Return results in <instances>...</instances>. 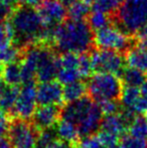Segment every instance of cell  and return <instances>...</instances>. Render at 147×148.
<instances>
[{"label": "cell", "instance_id": "obj_12", "mask_svg": "<svg viewBox=\"0 0 147 148\" xmlns=\"http://www.w3.org/2000/svg\"><path fill=\"white\" fill-rule=\"evenodd\" d=\"M36 99L39 105H61L64 102V88L59 81L40 83L36 87Z\"/></svg>", "mask_w": 147, "mask_h": 148}, {"label": "cell", "instance_id": "obj_31", "mask_svg": "<svg viewBox=\"0 0 147 148\" xmlns=\"http://www.w3.org/2000/svg\"><path fill=\"white\" fill-rule=\"evenodd\" d=\"M97 135L99 136V138L102 141L103 144L106 146V148H112L116 146V145H118L120 140V137L116 136L114 134H111V133L104 132V131L99 130V133Z\"/></svg>", "mask_w": 147, "mask_h": 148}, {"label": "cell", "instance_id": "obj_14", "mask_svg": "<svg viewBox=\"0 0 147 148\" xmlns=\"http://www.w3.org/2000/svg\"><path fill=\"white\" fill-rule=\"evenodd\" d=\"M125 62L130 68L147 73V47L143 45L131 47L125 55Z\"/></svg>", "mask_w": 147, "mask_h": 148}, {"label": "cell", "instance_id": "obj_5", "mask_svg": "<svg viewBox=\"0 0 147 148\" xmlns=\"http://www.w3.org/2000/svg\"><path fill=\"white\" fill-rule=\"evenodd\" d=\"M131 35L127 34L118 26L111 25L95 31L94 45L100 49L115 51L118 53L127 51L132 47Z\"/></svg>", "mask_w": 147, "mask_h": 148}, {"label": "cell", "instance_id": "obj_35", "mask_svg": "<svg viewBox=\"0 0 147 148\" xmlns=\"http://www.w3.org/2000/svg\"><path fill=\"white\" fill-rule=\"evenodd\" d=\"M46 148H71V146L67 144V143L63 142L59 139H57V141H55L53 143H51L49 146H47Z\"/></svg>", "mask_w": 147, "mask_h": 148}, {"label": "cell", "instance_id": "obj_13", "mask_svg": "<svg viewBox=\"0 0 147 148\" xmlns=\"http://www.w3.org/2000/svg\"><path fill=\"white\" fill-rule=\"evenodd\" d=\"M55 130H57V138L59 140L67 143L69 146H71V148L77 147V144L80 141L79 139L81 137L75 124L61 118V120L57 122V126H55Z\"/></svg>", "mask_w": 147, "mask_h": 148}, {"label": "cell", "instance_id": "obj_34", "mask_svg": "<svg viewBox=\"0 0 147 148\" xmlns=\"http://www.w3.org/2000/svg\"><path fill=\"white\" fill-rule=\"evenodd\" d=\"M135 38L138 41V45L147 47V24L138 30V32L135 34Z\"/></svg>", "mask_w": 147, "mask_h": 148}, {"label": "cell", "instance_id": "obj_43", "mask_svg": "<svg viewBox=\"0 0 147 148\" xmlns=\"http://www.w3.org/2000/svg\"><path fill=\"white\" fill-rule=\"evenodd\" d=\"M145 119H146V121H147V112L145 113Z\"/></svg>", "mask_w": 147, "mask_h": 148}, {"label": "cell", "instance_id": "obj_8", "mask_svg": "<svg viewBox=\"0 0 147 148\" xmlns=\"http://www.w3.org/2000/svg\"><path fill=\"white\" fill-rule=\"evenodd\" d=\"M36 87L34 83L24 84L19 90L18 97L14 106L12 117L13 119L29 120L36 110Z\"/></svg>", "mask_w": 147, "mask_h": 148}, {"label": "cell", "instance_id": "obj_20", "mask_svg": "<svg viewBox=\"0 0 147 148\" xmlns=\"http://www.w3.org/2000/svg\"><path fill=\"white\" fill-rule=\"evenodd\" d=\"M68 17L72 20H86L90 14V5L81 0H75L67 8Z\"/></svg>", "mask_w": 147, "mask_h": 148}, {"label": "cell", "instance_id": "obj_36", "mask_svg": "<svg viewBox=\"0 0 147 148\" xmlns=\"http://www.w3.org/2000/svg\"><path fill=\"white\" fill-rule=\"evenodd\" d=\"M0 148H12L11 142L8 137H0Z\"/></svg>", "mask_w": 147, "mask_h": 148}, {"label": "cell", "instance_id": "obj_11", "mask_svg": "<svg viewBox=\"0 0 147 148\" xmlns=\"http://www.w3.org/2000/svg\"><path fill=\"white\" fill-rule=\"evenodd\" d=\"M62 110L57 105H39L31 117V123L38 132L53 128L61 118Z\"/></svg>", "mask_w": 147, "mask_h": 148}, {"label": "cell", "instance_id": "obj_44", "mask_svg": "<svg viewBox=\"0 0 147 148\" xmlns=\"http://www.w3.org/2000/svg\"><path fill=\"white\" fill-rule=\"evenodd\" d=\"M18 1H19V3H20V2H21V1H22V0H18Z\"/></svg>", "mask_w": 147, "mask_h": 148}, {"label": "cell", "instance_id": "obj_41", "mask_svg": "<svg viewBox=\"0 0 147 148\" xmlns=\"http://www.w3.org/2000/svg\"><path fill=\"white\" fill-rule=\"evenodd\" d=\"M4 87H5V84H4L1 79H0V96H1V93H2V91H3Z\"/></svg>", "mask_w": 147, "mask_h": 148}, {"label": "cell", "instance_id": "obj_29", "mask_svg": "<svg viewBox=\"0 0 147 148\" xmlns=\"http://www.w3.org/2000/svg\"><path fill=\"white\" fill-rule=\"evenodd\" d=\"M76 148H106L97 134L90 135L82 138L77 144Z\"/></svg>", "mask_w": 147, "mask_h": 148}, {"label": "cell", "instance_id": "obj_38", "mask_svg": "<svg viewBox=\"0 0 147 148\" xmlns=\"http://www.w3.org/2000/svg\"><path fill=\"white\" fill-rule=\"evenodd\" d=\"M59 1L61 2V3L63 4V5L65 6L66 8H68L75 1V0H59Z\"/></svg>", "mask_w": 147, "mask_h": 148}, {"label": "cell", "instance_id": "obj_19", "mask_svg": "<svg viewBox=\"0 0 147 148\" xmlns=\"http://www.w3.org/2000/svg\"><path fill=\"white\" fill-rule=\"evenodd\" d=\"M111 16L112 15L110 14L105 13L100 10L93 9L89 14L87 21H88L90 27L92 28V30L97 31L106 27L111 23Z\"/></svg>", "mask_w": 147, "mask_h": 148}, {"label": "cell", "instance_id": "obj_22", "mask_svg": "<svg viewBox=\"0 0 147 148\" xmlns=\"http://www.w3.org/2000/svg\"><path fill=\"white\" fill-rule=\"evenodd\" d=\"M128 134L137 138L147 139V121L145 117L135 116L128 127Z\"/></svg>", "mask_w": 147, "mask_h": 148}, {"label": "cell", "instance_id": "obj_37", "mask_svg": "<svg viewBox=\"0 0 147 148\" xmlns=\"http://www.w3.org/2000/svg\"><path fill=\"white\" fill-rule=\"evenodd\" d=\"M3 3V4H9V5H12V6H16L19 1L18 0H0V4Z\"/></svg>", "mask_w": 147, "mask_h": 148}, {"label": "cell", "instance_id": "obj_28", "mask_svg": "<svg viewBox=\"0 0 147 148\" xmlns=\"http://www.w3.org/2000/svg\"><path fill=\"white\" fill-rule=\"evenodd\" d=\"M79 55L80 53H63L59 57V66L64 69H78Z\"/></svg>", "mask_w": 147, "mask_h": 148}, {"label": "cell", "instance_id": "obj_15", "mask_svg": "<svg viewBox=\"0 0 147 148\" xmlns=\"http://www.w3.org/2000/svg\"><path fill=\"white\" fill-rule=\"evenodd\" d=\"M0 79L6 86L17 87L21 84V59L3 64L0 68Z\"/></svg>", "mask_w": 147, "mask_h": 148}, {"label": "cell", "instance_id": "obj_39", "mask_svg": "<svg viewBox=\"0 0 147 148\" xmlns=\"http://www.w3.org/2000/svg\"><path fill=\"white\" fill-rule=\"evenodd\" d=\"M141 93L143 94V95H146L147 96V77H146L145 82H144L143 85L141 86Z\"/></svg>", "mask_w": 147, "mask_h": 148}, {"label": "cell", "instance_id": "obj_26", "mask_svg": "<svg viewBox=\"0 0 147 148\" xmlns=\"http://www.w3.org/2000/svg\"><path fill=\"white\" fill-rule=\"evenodd\" d=\"M119 146L121 148H147V139L137 138L125 133L120 137Z\"/></svg>", "mask_w": 147, "mask_h": 148}, {"label": "cell", "instance_id": "obj_32", "mask_svg": "<svg viewBox=\"0 0 147 148\" xmlns=\"http://www.w3.org/2000/svg\"><path fill=\"white\" fill-rule=\"evenodd\" d=\"M10 122H11V120L9 119V117L0 110V137L7 136Z\"/></svg>", "mask_w": 147, "mask_h": 148}, {"label": "cell", "instance_id": "obj_30", "mask_svg": "<svg viewBox=\"0 0 147 148\" xmlns=\"http://www.w3.org/2000/svg\"><path fill=\"white\" fill-rule=\"evenodd\" d=\"M101 110L103 112V115L109 116L116 114L121 111V105L118 103L117 100H108V101H103L99 103Z\"/></svg>", "mask_w": 147, "mask_h": 148}, {"label": "cell", "instance_id": "obj_17", "mask_svg": "<svg viewBox=\"0 0 147 148\" xmlns=\"http://www.w3.org/2000/svg\"><path fill=\"white\" fill-rule=\"evenodd\" d=\"M120 79L125 86L140 88L145 82L146 76L145 73L128 66V68H124V70L122 71L121 75H120Z\"/></svg>", "mask_w": 147, "mask_h": 148}, {"label": "cell", "instance_id": "obj_6", "mask_svg": "<svg viewBox=\"0 0 147 148\" xmlns=\"http://www.w3.org/2000/svg\"><path fill=\"white\" fill-rule=\"evenodd\" d=\"M38 131L28 120L13 119L8 130V138L12 148H36Z\"/></svg>", "mask_w": 147, "mask_h": 148}, {"label": "cell", "instance_id": "obj_4", "mask_svg": "<svg viewBox=\"0 0 147 148\" xmlns=\"http://www.w3.org/2000/svg\"><path fill=\"white\" fill-rule=\"evenodd\" d=\"M122 81L117 75L96 73L88 79L87 91L97 103L108 100H119L122 94Z\"/></svg>", "mask_w": 147, "mask_h": 148}, {"label": "cell", "instance_id": "obj_25", "mask_svg": "<svg viewBox=\"0 0 147 148\" xmlns=\"http://www.w3.org/2000/svg\"><path fill=\"white\" fill-rule=\"evenodd\" d=\"M57 79L62 85H68L82 79L78 69H64L59 68Z\"/></svg>", "mask_w": 147, "mask_h": 148}, {"label": "cell", "instance_id": "obj_10", "mask_svg": "<svg viewBox=\"0 0 147 148\" xmlns=\"http://www.w3.org/2000/svg\"><path fill=\"white\" fill-rule=\"evenodd\" d=\"M44 27L55 28L68 17L67 8L59 0H42L36 8Z\"/></svg>", "mask_w": 147, "mask_h": 148}, {"label": "cell", "instance_id": "obj_9", "mask_svg": "<svg viewBox=\"0 0 147 148\" xmlns=\"http://www.w3.org/2000/svg\"><path fill=\"white\" fill-rule=\"evenodd\" d=\"M59 68V57L51 51L49 45H39L36 80L40 83L53 81L57 76Z\"/></svg>", "mask_w": 147, "mask_h": 148}, {"label": "cell", "instance_id": "obj_16", "mask_svg": "<svg viewBox=\"0 0 147 148\" xmlns=\"http://www.w3.org/2000/svg\"><path fill=\"white\" fill-rule=\"evenodd\" d=\"M18 87L16 86H6L4 87L3 91L0 96V110L9 117L10 120H13L12 112L15 106L16 100L19 93Z\"/></svg>", "mask_w": 147, "mask_h": 148}, {"label": "cell", "instance_id": "obj_42", "mask_svg": "<svg viewBox=\"0 0 147 148\" xmlns=\"http://www.w3.org/2000/svg\"><path fill=\"white\" fill-rule=\"evenodd\" d=\"M112 148H121L119 146V145H116V146H114V147H112Z\"/></svg>", "mask_w": 147, "mask_h": 148}, {"label": "cell", "instance_id": "obj_33", "mask_svg": "<svg viewBox=\"0 0 147 148\" xmlns=\"http://www.w3.org/2000/svg\"><path fill=\"white\" fill-rule=\"evenodd\" d=\"M14 7L15 6L9 5V4H0V24L6 22Z\"/></svg>", "mask_w": 147, "mask_h": 148}, {"label": "cell", "instance_id": "obj_1", "mask_svg": "<svg viewBox=\"0 0 147 148\" xmlns=\"http://www.w3.org/2000/svg\"><path fill=\"white\" fill-rule=\"evenodd\" d=\"M5 23L12 45L18 49L31 45H51L53 28L44 27L36 8L18 3Z\"/></svg>", "mask_w": 147, "mask_h": 148}, {"label": "cell", "instance_id": "obj_18", "mask_svg": "<svg viewBox=\"0 0 147 148\" xmlns=\"http://www.w3.org/2000/svg\"><path fill=\"white\" fill-rule=\"evenodd\" d=\"M86 92L87 85L81 80L65 85V87H64V101L67 103L77 101V100L85 97Z\"/></svg>", "mask_w": 147, "mask_h": 148}, {"label": "cell", "instance_id": "obj_27", "mask_svg": "<svg viewBox=\"0 0 147 148\" xmlns=\"http://www.w3.org/2000/svg\"><path fill=\"white\" fill-rule=\"evenodd\" d=\"M78 71H79V73H80L82 79L90 78L91 73L93 72L90 55H88V53H83L79 55Z\"/></svg>", "mask_w": 147, "mask_h": 148}, {"label": "cell", "instance_id": "obj_3", "mask_svg": "<svg viewBox=\"0 0 147 148\" xmlns=\"http://www.w3.org/2000/svg\"><path fill=\"white\" fill-rule=\"evenodd\" d=\"M117 26L129 35H135L147 24V0H125L115 15Z\"/></svg>", "mask_w": 147, "mask_h": 148}, {"label": "cell", "instance_id": "obj_7", "mask_svg": "<svg viewBox=\"0 0 147 148\" xmlns=\"http://www.w3.org/2000/svg\"><path fill=\"white\" fill-rule=\"evenodd\" d=\"M92 70L95 73H110L114 75H121L124 70L125 58L115 51L96 49L90 55Z\"/></svg>", "mask_w": 147, "mask_h": 148}, {"label": "cell", "instance_id": "obj_40", "mask_svg": "<svg viewBox=\"0 0 147 148\" xmlns=\"http://www.w3.org/2000/svg\"><path fill=\"white\" fill-rule=\"evenodd\" d=\"M81 1L85 2V3L88 4V5H93V4L95 3V1H96V0H81Z\"/></svg>", "mask_w": 147, "mask_h": 148}, {"label": "cell", "instance_id": "obj_24", "mask_svg": "<svg viewBox=\"0 0 147 148\" xmlns=\"http://www.w3.org/2000/svg\"><path fill=\"white\" fill-rule=\"evenodd\" d=\"M57 139L59 138H57L55 127L42 130L38 133L36 148H46L47 146H49L51 143L57 141Z\"/></svg>", "mask_w": 147, "mask_h": 148}, {"label": "cell", "instance_id": "obj_23", "mask_svg": "<svg viewBox=\"0 0 147 148\" xmlns=\"http://www.w3.org/2000/svg\"><path fill=\"white\" fill-rule=\"evenodd\" d=\"M124 1L125 0H96L93 4V7L94 9L100 10L112 15L113 13L117 12Z\"/></svg>", "mask_w": 147, "mask_h": 148}, {"label": "cell", "instance_id": "obj_21", "mask_svg": "<svg viewBox=\"0 0 147 148\" xmlns=\"http://www.w3.org/2000/svg\"><path fill=\"white\" fill-rule=\"evenodd\" d=\"M141 96V90L136 87H128L122 90V94L120 100H121V106L124 109L131 110L133 109L134 105L136 104L137 100Z\"/></svg>", "mask_w": 147, "mask_h": 148}, {"label": "cell", "instance_id": "obj_2", "mask_svg": "<svg viewBox=\"0 0 147 148\" xmlns=\"http://www.w3.org/2000/svg\"><path fill=\"white\" fill-rule=\"evenodd\" d=\"M94 45V34L86 20L66 19L53 31L51 45L63 53H87Z\"/></svg>", "mask_w": 147, "mask_h": 148}]
</instances>
